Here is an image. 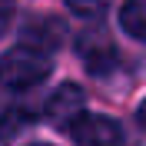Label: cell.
<instances>
[{
	"label": "cell",
	"instance_id": "obj_9",
	"mask_svg": "<svg viewBox=\"0 0 146 146\" xmlns=\"http://www.w3.org/2000/svg\"><path fill=\"white\" fill-rule=\"evenodd\" d=\"M7 23H10V3H7V0H0V33L7 30Z\"/></svg>",
	"mask_w": 146,
	"mask_h": 146
},
{
	"label": "cell",
	"instance_id": "obj_7",
	"mask_svg": "<svg viewBox=\"0 0 146 146\" xmlns=\"http://www.w3.org/2000/svg\"><path fill=\"white\" fill-rule=\"evenodd\" d=\"M30 113L23 106H0V139H7V136H13L17 129H23L30 123Z\"/></svg>",
	"mask_w": 146,
	"mask_h": 146
},
{
	"label": "cell",
	"instance_id": "obj_6",
	"mask_svg": "<svg viewBox=\"0 0 146 146\" xmlns=\"http://www.w3.org/2000/svg\"><path fill=\"white\" fill-rule=\"evenodd\" d=\"M119 27L133 40H146V0H126L119 10Z\"/></svg>",
	"mask_w": 146,
	"mask_h": 146
},
{
	"label": "cell",
	"instance_id": "obj_10",
	"mask_svg": "<svg viewBox=\"0 0 146 146\" xmlns=\"http://www.w3.org/2000/svg\"><path fill=\"white\" fill-rule=\"evenodd\" d=\"M139 126L146 129V100H143V106H139Z\"/></svg>",
	"mask_w": 146,
	"mask_h": 146
},
{
	"label": "cell",
	"instance_id": "obj_2",
	"mask_svg": "<svg viewBox=\"0 0 146 146\" xmlns=\"http://www.w3.org/2000/svg\"><path fill=\"white\" fill-rule=\"evenodd\" d=\"M76 53H80L83 66H86L93 76H106V73L116 66V43L110 40V33L103 27L83 30L80 40H76Z\"/></svg>",
	"mask_w": 146,
	"mask_h": 146
},
{
	"label": "cell",
	"instance_id": "obj_11",
	"mask_svg": "<svg viewBox=\"0 0 146 146\" xmlns=\"http://www.w3.org/2000/svg\"><path fill=\"white\" fill-rule=\"evenodd\" d=\"M33 146H46V143H33Z\"/></svg>",
	"mask_w": 146,
	"mask_h": 146
},
{
	"label": "cell",
	"instance_id": "obj_8",
	"mask_svg": "<svg viewBox=\"0 0 146 146\" xmlns=\"http://www.w3.org/2000/svg\"><path fill=\"white\" fill-rule=\"evenodd\" d=\"M66 7L76 17H100L103 10L110 7V0H66Z\"/></svg>",
	"mask_w": 146,
	"mask_h": 146
},
{
	"label": "cell",
	"instance_id": "obj_4",
	"mask_svg": "<svg viewBox=\"0 0 146 146\" xmlns=\"http://www.w3.org/2000/svg\"><path fill=\"white\" fill-rule=\"evenodd\" d=\"M83 106H86L83 86H76V83H60L56 93L46 100V119H50L53 126H70L73 119L83 113Z\"/></svg>",
	"mask_w": 146,
	"mask_h": 146
},
{
	"label": "cell",
	"instance_id": "obj_3",
	"mask_svg": "<svg viewBox=\"0 0 146 146\" xmlns=\"http://www.w3.org/2000/svg\"><path fill=\"white\" fill-rule=\"evenodd\" d=\"M66 129H70L76 146H123V129H119L116 119H110V116L80 113Z\"/></svg>",
	"mask_w": 146,
	"mask_h": 146
},
{
	"label": "cell",
	"instance_id": "obj_5",
	"mask_svg": "<svg viewBox=\"0 0 146 146\" xmlns=\"http://www.w3.org/2000/svg\"><path fill=\"white\" fill-rule=\"evenodd\" d=\"M27 43L36 46V50H53L56 43H60V33H63V27H60V20H33V23H27Z\"/></svg>",
	"mask_w": 146,
	"mask_h": 146
},
{
	"label": "cell",
	"instance_id": "obj_1",
	"mask_svg": "<svg viewBox=\"0 0 146 146\" xmlns=\"http://www.w3.org/2000/svg\"><path fill=\"white\" fill-rule=\"evenodd\" d=\"M50 76V60L43 50L20 43L0 56V86L7 90H30Z\"/></svg>",
	"mask_w": 146,
	"mask_h": 146
}]
</instances>
